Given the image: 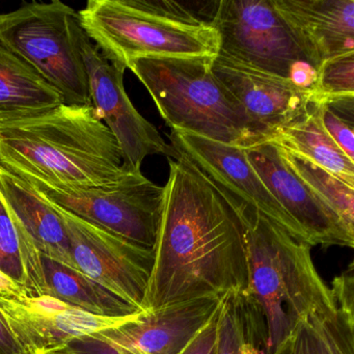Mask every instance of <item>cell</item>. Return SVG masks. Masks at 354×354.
<instances>
[{
  "instance_id": "obj_1",
  "label": "cell",
  "mask_w": 354,
  "mask_h": 354,
  "mask_svg": "<svg viewBox=\"0 0 354 354\" xmlns=\"http://www.w3.org/2000/svg\"><path fill=\"white\" fill-rule=\"evenodd\" d=\"M162 218L144 312L248 286L245 227L236 209L187 158L169 159Z\"/></svg>"
},
{
  "instance_id": "obj_2",
  "label": "cell",
  "mask_w": 354,
  "mask_h": 354,
  "mask_svg": "<svg viewBox=\"0 0 354 354\" xmlns=\"http://www.w3.org/2000/svg\"><path fill=\"white\" fill-rule=\"evenodd\" d=\"M0 167L35 187L73 190L113 183L123 154L93 105H67L0 125Z\"/></svg>"
},
{
  "instance_id": "obj_3",
  "label": "cell",
  "mask_w": 354,
  "mask_h": 354,
  "mask_svg": "<svg viewBox=\"0 0 354 354\" xmlns=\"http://www.w3.org/2000/svg\"><path fill=\"white\" fill-rule=\"evenodd\" d=\"M245 227L248 286L266 321L268 354L300 319L337 306L313 262L310 248L258 211L239 215Z\"/></svg>"
},
{
  "instance_id": "obj_4",
  "label": "cell",
  "mask_w": 354,
  "mask_h": 354,
  "mask_svg": "<svg viewBox=\"0 0 354 354\" xmlns=\"http://www.w3.org/2000/svg\"><path fill=\"white\" fill-rule=\"evenodd\" d=\"M215 57H140L128 66L171 130L248 149L265 142L236 97L217 80Z\"/></svg>"
},
{
  "instance_id": "obj_5",
  "label": "cell",
  "mask_w": 354,
  "mask_h": 354,
  "mask_svg": "<svg viewBox=\"0 0 354 354\" xmlns=\"http://www.w3.org/2000/svg\"><path fill=\"white\" fill-rule=\"evenodd\" d=\"M77 12L55 0L0 15V40L36 70L64 104L92 105Z\"/></svg>"
},
{
  "instance_id": "obj_6",
  "label": "cell",
  "mask_w": 354,
  "mask_h": 354,
  "mask_svg": "<svg viewBox=\"0 0 354 354\" xmlns=\"http://www.w3.org/2000/svg\"><path fill=\"white\" fill-rule=\"evenodd\" d=\"M88 38L113 63L128 69L136 59L216 57L218 36L210 22L189 26L138 7L136 0H90L78 12Z\"/></svg>"
},
{
  "instance_id": "obj_7",
  "label": "cell",
  "mask_w": 354,
  "mask_h": 354,
  "mask_svg": "<svg viewBox=\"0 0 354 354\" xmlns=\"http://www.w3.org/2000/svg\"><path fill=\"white\" fill-rule=\"evenodd\" d=\"M221 57L313 90L316 70L298 46L272 0H221L210 21Z\"/></svg>"
},
{
  "instance_id": "obj_8",
  "label": "cell",
  "mask_w": 354,
  "mask_h": 354,
  "mask_svg": "<svg viewBox=\"0 0 354 354\" xmlns=\"http://www.w3.org/2000/svg\"><path fill=\"white\" fill-rule=\"evenodd\" d=\"M36 188L53 204L118 237L150 250L156 244L165 187L150 181L142 171H126L117 181L98 187Z\"/></svg>"
},
{
  "instance_id": "obj_9",
  "label": "cell",
  "mask_w": 354,
  "mask_h": 354,
  "mask_svg": "<svg viewBox=\"0 0 354 354\" xmlns=\"http://www.w3.org/2000/svg\"><path fill=\"white\" fill-rule=\"evenodd\" d=\"M82 53L92 105L119 144L124 169L140 171L142 161L152 155L177 159L180 156L177 150L163 140L157 128L130 101L124 88L126 68L109 61L86 34L82 40Z\"/></svg>"
},
{
  "instance_id": "obj_10",
  "label": "cell",
  "mask_w": 354,
  "mask_h": 354,
  "mask_svg": "<svg viewBox=\"0 0 354 354\" xmlns=\"http://www.w3.org/2000/svg\"><path fill=\"white\" fill-rule=\"evenodd\" d=\"M171 146L196 165L242 215L262 213L290 236L306 244L293 219L283 210L248 161L245 149L171 130Z\"/></svg>"
},
{
  "instance_id": "obj_11",
  "label": "cell",
  "mask_w": 354,
  "mask_h": 354,
  "mask_svg": "<svg viewBox=\"0 0 354 354\" xmlns=\"http://www.w3.org/2000/svg\"><path fill=\"white\" fill-rule=\"evenodd\" d=\"M55 206L65 223L73 268L142 310L154 262L153 250Z\"/></svg>"
},
{
  "instance_id": "obj_12",
  "label": "cell",
  "mask_w": 354,
  "mask_h": 354,
  "mask_svg": "<svg viewBox=\"0 0 354 354\" xmlns=\"http://www.w3.org/2000/svg\"><path fill=\"white\" fill-rule=\"evenodd\" d=\"M245 154L308 245L353 248L354 229L291 169L277 145L262 142L245 149Z\"/></svg>"
},
{
  "instance_id": "obj_13",
  "label": "cell",
  "mask_w": 354,
  "mask_h": 354,
  "mask_svg": "<svg viewBox=\"0 0 354 354\" xmlns=\"http://www.w3.org/2000/svg\"><path fill=\"white\" fill-rule=\"evenodd\" d=\"M211 69L245 109L265 142L299 121L312 106V90L288 78L259 71L219 55L213 59Z\"/></svg>"
},
{
  "instance_id": "obj_14",
  "label": "cell",
  "mask_w": 354,
  "mask_h": 354,
  "mask_svg": "<svg viewBox=\"0 0 354 354\" xmlns=\"http://www.w3.org/2000/svg\"><path fill=\"white\" fill-rule=\"evenodd\" d=\"M0 314L24 351L46 354L71 339L119 326L138 315L94 316L50 296L0 297Z\"/></svg>"
},
{
  "instance_id": "obj_15",
  "label": "cell",
  "mask_w": 354,
  "mask_h": 354,
  "mask_svg": "<svg viewBox=\"0 0 354 354\" xmlns=\"http://www.w3.org/2000/svg\"><path fill=\"white\" fill-rule=\"evenodd\" d=\"M221 300L198 298L142 312L124 324L98 333L132 354H180L212 318Z\"/></svg>"
},
{
  "instance_id": "obj_16",
  "label": "cell",
  "mask_w": 354,
  "mask_h": 354,
  "mask_svg": "<svg viewBox=\"0 0 354 354\" xmlns=\"http://www.w3.org/2000/svg\"><path fill=\"white\" fill-rule=\"evenodd\" d=\"M0 196L17 229L22 264L41 254L73 268L65 223L53 203L32 184L3 167Z\"/></svg>"
},
{
  "instance_id": "obj_17",
  "label": "cell",
  "mask_w": 354,
  "mask_h": 354,
  "mask_svg": "<svg viewBox=\"0 0 354 354\" xmlns=\"http://www.w3.org/2000/svg\"><path fill=\"white\" fill-rule=\"evenodd\" d=\"M313 69L354 53V0H272Z\"/></svg>"
},
{
  "instance_id": "obj_18",
  "label": "cell",
  "mask_w": 354,
  "mask_h": 354,
  "mask_svg": "<svg viewBox=\"0 0 354 354\" xmlns=\"http://www.w3.org/2000/svg\"><path fill=\"white\" fill-rule=\"evenodd\" d=\"M40 279L30 296H50L88 314L124 318L142 310L76 269L40 254Z\"/></svg>"
},
{
  "instance_id": "obj_19",
  "label": "cell",
  "mask_w": 354,
  "mask_h": 354,
  "mask_svg": "<svg viewBox=\"0 0 354 354\" xmlns=\"http://www.w3.org/2000/svg\"><path fill=\"white\" fill-rule=\"evenodd\" d=\"M62 104L61 95L0 40V125L37 117Z\"/></svg>"
},
{
  "instance_id": "obj_20",
  "label": "cell",
  "mask_w": 354,
  "mask_h": 354,
  "mask_svg": "<svg viewBox=\"0 0 354 354\" xmlns=\"http://www.w3.org/2000/svg\"><path fill=\"white\" fill-rule=\"evenodd\" d=\"M270 354H354V310H316L298 321Z\"/></svg>"
},
{
  "instance_id": "obj_21",
  "label": "cell",
  "mask_w": 354,
  "mask_h": 354,
  "mask_svg": "<svg viewBox=\"0 0 354 354\" xmlns=\"http://www.w3.org/2000/svg\"><path fill=\"white\" fill-rule=\"evenodd\" d=\"M267 341L264 314L248 291L221 298L214 354H268Z\"/></svg>"
},
{
  "instance_id": "obj_22",
  "label": "cell",
  "mask_w": 354,
  "mask_h": 354,
  "mask_svg": "<svg viewBox=\"0 0 354 354\" xmlns=\"http://www.w3.org/2000/svg\"><path fill=\"white\" fill-rule=\"evenodd\" d=\"M269 142L306 157L354 188V161L325 131L314 102L302 119L281 130Z\"/></svg>"
},
{
  "instance_id": "obj_23",
  "label": "cell",
  "mask_w": 354,
  "mask_h": 354,
  "mask_svg": "<svg viewBox=\"0 0 354 354\" xmlns=\"http://www.w3.org/2000/svg\"><path fill=\"white\" fill-rule=\"evenodd\" d=\"M277 147L291 169L354 229V188L306 157Z\"/></svg>"
},
{
  "instance_id": "obj_24",
  "label": "cell",
  "mask_w": 354,
  "mask_h": 354,
  "mask_svg": "<svg viewBox=\"0 0 354 354\" xmlns=\"http://www.w3.org/2000/svg\"><path fill=\"white\" fill-rule=\"evenodd\" d=\"M312 100L325 131L354 161V95L317 98L312 94Z\"/></svg>"
},
{
  "instance_id": "obj_25",
  "label": "cell",
  "mask_w": 354,
  "mask_h": 354,
  "mask_svg": "<svg viewBox=\"0 0 354 354\" xmlns=\"http://www.w3.org/2000/svg\"><path fill=\"white\" fill-rule=\"evenodd\" d=\"M312 92L317 98L354 95V53L323 62L317 69Z\"/></svg>"
},
{
  "instance_id": "obj_26",
  "label": "cell",
  "mask_w": 354,
  "mask_h": 354,
  "mask_svg": "<svg viewBox=\"0 0 354 354\" xmlns=\"http://www.w3.org/2000/svg\"><path fill=\"white\" fill-rule=\"evenodd\" d=\"M0 270L24 286V269L22 264L19 237L13 218L0 196Z\"/></svg>"
},
{
  "instance_id": "obj_27",
  "label": "cell",
  "mask_w": 354,
  "mask_h": 354,
  "mask_svg": "<svg viewBox=\"0 0 354 354\" xmlns=\"http://www.w3.org/2000/svg\"><path fill=\"white\" fill-rule=\"evenodd\" d=\"M219 310V308H218ZM218 310L180 354H214Z\"/></svg>"
},
{
  "instance_id": "obj_28",
  "label": "cell",
  "mask_w": 354,
  "mask_h": 354,
  "mask_svg": "<svg viewBox=\"0 0 354 354\" xmlns=\"http://www.w3.org/2000/svg\"><path fill=\"white\" fill-rule=\"evenodd\" d=\"M353 272V263H350L348 268L333 279L331 289L337 306H343L349 310H354Z\"/></svg>"
},
{
  "instance_id": "obj_29",
  "label": "cell",
  "mask_w": 354,
  "mask_h": 354,
  "mask_svg": "<svg viewBox=\"0 0 354 354\" xmlns=\"http://www.w3.org/2000/svg\"><path fill=\"white\" fill-rule=\"evenodd\" d=\"M0 354H24L5 319L0 314Z\"/></svg>"
},
{
  "instance_id": "obj_30",
  "label": "cell",
  "mask_w": 354,
  "mask_h": 354,
  "mask_svg": "<svg viewBox=\"0 0 354 354\" xmlns=\"http://www.w3.org/2000/svg\"><path fill=\"white\" fill-rule=\"evenodd\" d=\"M28 296L26 288L0 270V297L22 298Z\"/></svg>"
},
{
  "instance_id": "obj_31",
  "label": "cell",
  "mask_w": 354,
  "mask_h": 354,
  "mask_svg": "<svg viewBox=\"0 0 354 354\" xmlns=\"http://www.w3.org/2000/svg\"><path fill=\"white\" fill-rule=\"evenodd\" d=\"M24 352H28V354H45V353H43V352H32V351H28V350H26V351H24Z\"/></svg>"
},
{
  "instance_id": "obj_32",
  "label": "cell",
  "mask_w": 354,
  "mask_h": 354,
  "mask_svg": "<svg viewBox=\"0 0 354 354\" xmlns=\"http://www.w3.org/2000/svg\"><path fill=\"white\" fill-rule=\"evenodd\" d=\"M24 354H28V352H24Z\"/></svg>"
}]
</instances>
